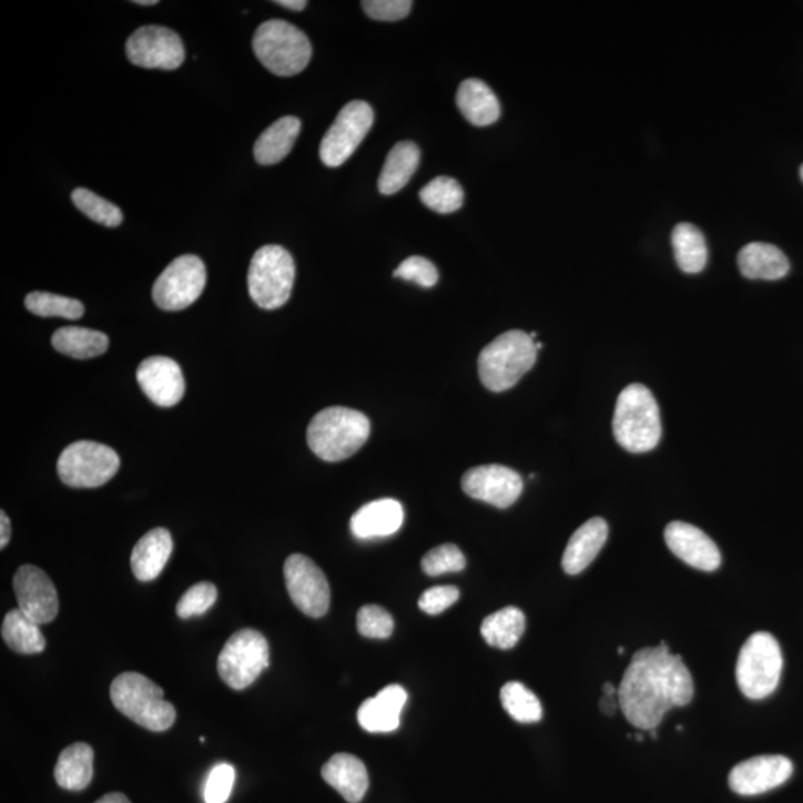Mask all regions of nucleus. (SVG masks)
<instances>
[{"label": "nucleus", "mask_w": 803, "mask_h": 803, "mask_svg": "<svg viewBox=\"0 0 803 803\" xmlns=\"http://www.w3.org/2000/svg\"><path fill=\"white\" fill-rule=\"evenodd\" d=\"M619 705L618 695H606L601 698L600 709L602 713L612 715Z\"/></svg>", "instance_id": "obj_46"}, {"label": "nucleus", "mask_w": 803, "mask_h": 803, "mask_svg": "<svg viewBox=\"0 0 803 803\" xmlns=\"http://www.w3.org/2000/svg\"><path fill=\"white\" fill-rule=\"evenodd\" d=\"M420 199L430 211L447 215V213L457 212L463 206L465 192L456 179L439 176L423 187Z\"/></svg>", "instance_id": "obj_35"}, {"label": "nucleus", "mask_w": 803, "mask_h": 803, "mask_svg": "<svg viewBox=\"0 0 803 803\" xmlns=\"http://www.w3.org/2000/svg\"><path fill=\"white\" fill-rule=\"evenodd\" d=\"M793 774L784 756H758L739 763L729 774V787L741 796H756L783 785Z\"/></svg>", "instance_id": "obj_17"}, {"label": "nucleus", "mask_w": 803, "mask_h": 803, "mask_svg": "<svg viewBox=\"0 0 803 803\" xmlns=\"http://www.w3.org/2000/svg\"><path fill=\"white\" fill-rule=\"evenodd\" d=\"M136 377L143 393L159 407H174L185 395L181 366L170 357H148L139 365Z\"/></svg>", "instance_id": "obj_18"}, {"label": "nucleus", "mask_w": 803, "mask_h": 803, "mask_svg": "<svg viewBox=\"0 0 803 803\" xmlns=\"http://www.w3.org/2000/svg\"><path fill=\"white\" fill-rule=\"evenodd\" d=\"M370 421L364 413L344 407L323 409L314 416L307 429V443L322 460H347L368 440Z\"/></svg>", "instance_id": "obj_2"}, {"label": "nucleus", "mask_w": 803, "mask_h": 803, "mask_svg": "<svg viewBox=\"0 0 803 803\" xmlns=\"http://www.w3.org/2000/svg\"><path fill=\"white\" fill-rule=\"evenodd\" d=\"M286 588L296 608L309 618L325 617L331 604V587L312 558L294 553L285 562Z\"/></svg>", "instance_id": "obj_13"}, {"label": "nucleus", "mask_w": 803, "mask_h": 803, "mask_svg": "<svg viewBox=\"0 0 803 803\" xmlns=\"http://www.w3.org/2000/svg\"><path fill=\"white\" fill-rule=\"evenodd\" d=\"M51 343L61 355L80 360L102 356L109 347L108 335H104L103 332L80 326L60 327L52 335Z\"/></svg>", "instance_id": "obj_30"}, {"label": "nucleus", "mask_w": 803, "mask_h": 803, "mask_svg": "<svg viewBox=\"0 0 803 803\" xmlns=\"http://www.w3.org/2000/svg\"><path fill=\"white\" fill-rule=\"evenodd\" d=\"M365 14L377 21H399L413 10L409 0H366L362 2Z\"/></svg>", "instance_id": "obj_43"}, {"label": "nucleus", "mask_w": 803, "mask_h": 803, "mask_svg": "<svg viewBox=\"0 0 803 803\" xmlns=\"http://www.w3.org/2000/svg\"><path fill=\"white\" fill-rule=\"evenodd\" d=\"M11 521L6 510L0 512V548L6 549L11 540Z\"/></svg>", "instance_id": "obj_45"}, {"label": "nucleus", "mask_w": 803, "mask_h": 803, "mask_svg": "<svg viewBox=\"0 0 803 803\" xmlns=\"http://www.w3.org/2000/svg\"><path fill=\"white\" fill-rule=\"evenodd\" d=\"M95 803H131L130 799L122 793H109L100 797Z\"/></svg>", "instance_id": "obj_48"}, {"label": "nucleus", "mask_w": 803, "mask_h": 803, "mask_svg": "<svg viewBox=\"0 0 803 803\" xmlns=\"http://www.w3.org/2000/svg\"><path fill=\"white\" fill-rule=\"evenodd\" d=\"M420 148L413 142H400L388 152L379 174L378 190L383 195H393L404 190L411 181L420 164Z\"/></svg>", "instance_id": "obj_28"}, {"label": "nucleus", "mask_w": 803, "mask_h": 803, "mask_svg": "<svg viewBox=\"0 0 803 803\" xmlns=\"http://www.w3.org/2000/svg\"><path fill=\"white\" fill-rule=\"evenodd\" d=\"M73 204L85 216H89L91 221L98 222L100 225L109 226V228H115L121 225L124 221V215L116 207L115 204L109 203L108 200L102 199L93 191L85 190V187H78L72 192Z\"/></svg>", "instance_id": "obj_37"}, {"label": "nucleus", "mask_w": 803, "mask_h": 803, "mask_svg": "<svg viewBox=\"0 0 803 803\" xmlns=\"http://www.w3.org/2000/svg\"><path fill=\"white\" fill-rule=\"evenodd\" d=\"M19 609L39 626L54 621L59 614V596L50 576L37 566H23L14 576Z\"/></svg>", "instance_id": "obj_16"}, {"label": "nucleus", "mask_w": 803, "mask_h": 803, "mask_svg": "<svg viewBox=\"0 0 803 803\" xmlns=\"http://www.w3.org/2000/svg\"><path fill=\"white\" fill-rule=\"evenodd\" d=\"M457 108L472 125L487 126L500 118V103L486 82L466 80L457 91Z\"/></svg>", "instance_id": "obj_26"}, {"label": "nucleus", "mask_w": 803, "mask_h": 803, "mask_svg": "<svg viewBox=\"0 0 803 803\" xmlns=\"http://www.w3.org/2000/svg\"><path fill=\"white\" fill-rule=\"evenodd\" d=\"M463 491L472 499L499 509L509 508L521 496L522 478L514 469L500 465L474 467L461 479Z\"/></svg>", "instance_id": "obj_15"}, {"label": "nucleus", "mask_w": 803, "mask_h": 803, "mask_svg": "<svg viewBox=\"0 0 803 803\" xmlns=\"http://www.w3.org/2000/svg\"><path fill=\"white\" fill-rule=\"evenodd\" d=\"M94 752L89 744L75 743L65 748L57 761L54 776L61 789L80 792L93 780Z\"/></svg>", "instance_id": "obj_29"}, {"label": "nucleus", "mask_w": 803, "mask_h": 803, "mask_svg": "<svg viewBox=\"0 0 803 803\" xmlns=\"http://www.w3.org/2000/svg\"><path fill=\"white\" fill-rule=\"evenodd\" d=\"M500 700L508 714L519 723H538L543 718L539 698L519 682L506 683L500 691Z\"/></svg>", "instance_id": "obj_34"}, {"label": "nucleus", "mask_w": 803, "mask_h": 803, "mask_svg": "<svg viewBox=\"0 0 803 803\" xmlns=\"http://www.w3.org/2000/svg\"><path fill=\"white\" fill-rule=\"evenodd\" d=\"M268 665V641L251 628L231 636L217 658V673L235 691H243L255 683Z\"/></svg>", "instance_id": "obj_10"}, {"label": "nucleus", "mask_w": 803, "mask_h": 803, "mask_svg": "<svg viewBox=\"0 0 803 803\" xmlns=\"http://www.w3.org/2000/svg\"><path fill=\"white\" fill-rule=\"evenodd\" d=\"M133 3H136V6H142V7H152V6H156V3H159V2H156V0H136V2H133Z\"/></svg>", "instance_id": "obj_49"}, {"label": "nucleus", "mask_w": 803, "mask_h": 803, "mask_svg": "<svg viewBox=\"0 0 803 803\" xmlns=\"http://www.w3.org/2000/svg\"><path fill=\"white\" fill-rule=\"evenodd\" d=\"M692 698V675L665 643L639 650L618 688L623 715L641 731H653L668 711L688 705Z\"/></svg>", "instance_id": "obj_1"}, {"label": "nucleus", "mask_w": 803, "mask_h": 803, "mask_svg": "<svg viewBox=\"0 0 803 803\" xmlns=\"http://www.w3.org/2000/svg\"><path fill=\"white\" fill-rule=\"evenodd\" d=\"M458 598H460V591L456 587H434L423 592L418 606L423 612L436 617L451 608Z\"/></svg>", "instance_id": "obj_44"}, {"label": "nucleus", "mask_w": 803, "mask_h": 803, "mask_svg": "<svg viewBox=\"0 0 803 803\" xmlns=\"http://www.w3.org/2000/svg\"><path fill=\"white\" fill-rule=\"evenodd\" d=\"M740 272L752 281H780L787 276V256L774 244L750 243L739 253Z\"/></svg>", "instance_id": "obj_25"}, {"label": "nucleus", "mask_w": 803, "mask_h": 803, "mask_svg": "<svg viewBox=\"0 0 803 803\" xmlns=\"http://www.w3.org/2000/svg\"><path fill=\"white\" fill-rule=\"evenodd\" d=\"M408 693L399 684L384 688L374 698L366 700L357 711V720L365 731L386 733L396 731L400 724V713L407 704Z\"/></svg>", "instance_id": "obj_20"}, {"label": "nucleus", "mask_w": 803, "mask_h": 803, "mask_svg": "<svg viewBox=\"0 0 803 803\" xmlns=\"http://www.w3.org/2000/svg\"><path fill=\"white\" fill-rule=\"evenodd\" d=\"M2 639L8 648L21 654L41 653L47 646L41 626L19 608L11 610L3 619Z\"/></svg>", "instance_id": "obj_31"}, {"label": "nucleus", "mask_w": 803, "mask_h": 803, "mask_svg": "<svg viewBox=\"0 0 803 803\" xmlns=\"http://www.w3.org/2000/svg\"><path fill=\"white\" fill-rule=\"evenodd\" d=\"M402 281L414 282L421 287H434L439 281L438 268L434 262L423 256H411L402 262L393 273Z\"/></svg>", "instance_id": "obj_41"}, {"label": "nucleus", "mask_w": 803, "mask_h": 803, "mask_svg": "<svg viewBox=\"0 0 803 803\" xmlns=\"http://www.w3.org/2000/svg\"><path fill=\"white\" fill-rule=\"evenodd\" d=\"M663 536L670 551L693 569L714 571L722 565V553L718 545L692 524L682 521L668 524Z\"/></svg>", "instance_id": "obj_19"}, {"label": "nucleus", "mask_w": 803, "mask_h": 803, "mask_svg": "<svg viewBox=\"0 0 803 803\" xmlns=\"http://www.w3.org/2000/svg\"><path fill=\"white\" fill-rule=\"evenodd\" d=\"M173 552V539L165 528H154L136 543L131 553V570L141 582H151L163 573Z\"/></svg>", "instance_id": "obj_24"}, {"label": "nucleus", "mask_w": 803, "mask_h": 803, "mask_svg": "<svg viewBox=\"0 0 803 803\" xmlns=\"http://www.w3.org/2000/svg\"><path fill=\"white\" fill-rule=\"evenodd\" d=\"M120 465L115 449L93 440H78L61 453L57 472L65 486L98 488L115 477Z\"/></svg>", "instance_id": "obj_9"}, {"label": "nucleus", "mask_w": 803, "mask_h": 803, "mask_svg": "<svg viewBox=\"0 0 803 803\" xmlns=\"http://www.w3.org/2000/svg\"><path fill=\"white\" fill-rule=\"evenodd\" d=\"M613 434L627 451L641 454L657 448L662 436L661 414L648 387L631 384L623 388L614 408Z\"/></svg>", "instance_id": "obj_3"}, {"label": "nucleus", "mask_w": 803, "mask_h": 803, "mask_svg": "<svg viewBox=\"0 0 803 803\" xmlns=\"http://www.w3.org/2000/svg\"><path fill=\"white\" fill-rule=\"evenodd\" d=\"M217 600V588L211 582H200L183 593L176 606L177 617L190 619L201 617L213 608Z\"/></svg>", "instance_id": "obj_38"}, {"label": "nucleus", "mask_w": 803, "mask_h": 803, "mask_svg": "<svg viewBox=\"0 0 803 803\" xmlns=\"http://www.w3.org/2000/svg\"><path fill=\"white\" fill-rule=\"evenodd\" d=\"M404 524V508L395 499L370 501L362 506L352 517V532L355 538L368 540L387 538L400 530Z\"/></svg>", "instance_id": "obj_21"}, {"label": "nucleus", "mask_w": 803, "mask_h": 803, "mask_svg": "<svg viewBox=\"0 0 803 803\" xmlns=\"http://www.w3.org/2000/svg\"><path fill=\"white\" fill-rule=\"evenodd\" d=\"M421 567L429 576L456 573V571L465 569L466 558L456 545L445 543L427 552L423 557Z\"/></svg>", "instance_id": "obj_39"}, {"label": "nucleus", "mask_w": 803, "mask_h": 803, "mask_svg": "<svg viewBox=\"0 0 803 803\" xmlns=\"http://www.w3.org/2000/svg\"><path fill=\"white\" fill-rule=\"evenodd\" d=\"M536 342L524 331H509L488 344L478 359L479 378L488 390H509L535 366Z\"/></svg>", "instance_id": "obj_4"}, {"label": "nucleus", "mask_w": 803, "mask_h": 803, "mask_svg": "<svg viewBox=\"0 0 803 803\" xmlns=\"http://www.w3.org/2000/svg\"><path fill=\"white\" fill-rule=\"evenodd\" d=\"M801 177H802V181H803V164L801 165Z\"/></svg>", "instance_id": "obj_50"}, {"label": "nucleus", "mask_w": 803, "mask_h": 803, "mask_svg": "<svg viewBox=\"0 0 803 803\" xmlns=\"http://www.w3.org/2000/svg\"><path fill=\"white\" fill-rule=\"evenodd\" d=\"M671 242H673L675 261L682 272L697 274L705 268L709 248H707L704 234L695 225L683 222L675 226Z\"/></svg>", "instance_id": "obj_33"}, {"label": "nucleus", "mask_w": 803, "mask_h": 803, "mask_svg": "<svg viewBox=\"0 0 803 803\" xmlns=\"http://www.w3.org/2000/svg\"><path fill=\"white\" fill-rule=\"evenodd\" d=\"M206 282V265L199 256H179L156 278L152 298L165 312H181L200 298Z\"/></svg>", "instance_id": "obj_11"}, {"label": "nucleus", "mask_w": 803, "mask_h": 803, "mask_svg": "<svg viewBox=\"0 0 803 803\" xmlns=\"http://www.w3.org/2000/svg\"><path fill=\"white\" fill-rule=\"evenodd\" d=\"M374 124V111L364 100H353L339 111L321 143V159L327 167L346 163L364 142Z\"/></svg>", "instance_id": "obj_12"}, {"label": "nucleus", "mask_w": 803, "mask_h": 803, "mask_svg": "<svg viewBox=\"0 0 803 803\" xmlns=\"http://www.w3.org/2000/svg\"><path fill=\"white\" fill-rule=\"evenodd\" d=\"M26 308L39 317H61L68 321H78L84 314L81 301L50 292H32L26 296Z\"/></svg>", "instance_id": "obj_36"}, {"label": "nucleus", "mask_w": 803, "mask_h": 803, "mask_svg": "<svg viewBox=\"0 0 803 803\" xmlns=\"http://www.w3.org/2000/svg\"><path fill=\"white\" fill-rule=\"evenodd\" d=\"M609 526L602 518H592L579 527L571 536L562 556V569L567 575H579L600 553L608 542Z\"/></svg>", "instance_id": "obj_22"}, {"label": "nucleus", "mask_w": 803, "mask_h": 803, "mask_svg": "<svg viewBox=\"0 0 803 803\" xmlns=\"http://www.w3.org/2000/svg\"><path fill=\"white\" fill-rule=\"evenodd\" d=\"M783 673V653L770 632H756L745 641L736 661V683L749 700L774 693Z\"/></svg>", "instance_id": "obj_8"}, {"label": "nucleus", "mask_w": 803, "mask_h": 803, "mask_svg": "<svg viewBox=\"0 0 803 803\" xmlns=\"http://www.w3.org/2000/svg\"><path fill=\"white\" fill-rule=\"evenodd\" d=\"M125 51L131 63L139 68L174 71L185 61L181 37L161 26L138 29L126 41Z\"/></svg>", "instance_id": "obj_14"}, {"label": "nucleus", "mask_w": 803, "mask_h": 803, "mask_svg": "<svg viewBox=\"0 0 803 803\" xmlns=\"http://www.w3.org/2000/svg\"><path fill=\"white\" fill-rule=\"evenodd\" d=\"M395 621L392 614L379 608V606H364L357 612V630L366 639L384 640L393 634Z\"/></svg>", "instance_id": "obj_40"}, {"label": "nucleus", "mask_w": 803, "mask_h": 803, "mask_svg": "<svg viewBox=\"0 0 803 803\" xmlns=\"http://www.w3.org/2000/svg\"><path fill=\"white\" fill-rule=\"evenodd\" d=\"M323 780L348 803H359L369 787L365 763L353 754L338 753L322 768Z\"/></svg>", "instance_id": "obj_23"}, {"label": "nucleus", "mask_w": 803, "mask_h": 803, "mask_svg": "<svg viewBox=\"0 0 803 803\" xmlns=\"http://www.w3.org/2000/svg\"><path fill=\"white\" fill-rule=\"evenodd\" d=\"M111 700L120 713L152 732L167 731L176 720V710L164 700L163 689L139 673L118 675L111 684Z\"/></svg>", "instance_id": "obj_5"}, {"label": "nucleus", "mask_w": 803, "mask_h": 803, "mask_svg": "<svg viewBox=\"0 0 803 803\" xmlns=\"http://www.w3.org/2000/svg\"><path fill=\"white\" fill-rule=\"evenodd\" d=\"M276 3L277 6L291 11H303L305 10V7H307V2H305V0H278Z\"/></svg>", "instance_id": "obj_47"}, {"label": "nucleus", "mask_w": 803, "mask_h": 803, "mask_svg": "<svg viewBox=\"0 0 803 803\" xmlns=\"http://www.w3.org/2000/svg\"><path fill=\"white\" fill-rule=\"evenodd\" d=\"M526 631V617L522 610L509 606L484 619L481 634L492 648L512 649Z\"/></svg>", "instance_id": "obj_32"}, {"label": "nucleus", "mask_w": 803, "mask_h": 803, "mask_svg": "<svg viewBox=\"0 0 803 803\" xmlns=\"http://www.w3.org/2000/svg\"><path fill=\"white\" fill-rule=\"evenodd\" d=\"M253 51L265 69L277 77H294L312 60L307 34L283 20H268L256 29Z\"/></svg>", "instance_id": "obj_6"}, {"label": "nucleus", "mask_w": 803, "mask_h": 803, "mask_svg": "<svg viewBox=\"0 0 803 803\" xmlns=\"http://www.w3.org/2000/svg\"><path fill=\"white\" fill-rule=\"evenodd\" d=\"M295 283V262L285 247H261L248 266V294L257 307L276 309L289 301Z\"/></svg>", "instance_id": "obj_7"}, {"label": "nucleus", "mask_w": 803, "mask_h": 803, "mask_svg": "<svg viewBox=\"0 0 803 803\" xmlns=\"http://www.w3.org/2000/svg\"><path fill=\"white\" fill-rule=\"evenodd\" d=\"M235 770L230 763H217L212 768L204 787L206 803H225L233 792Z\"/></svg>", "instance_id": "obj_42"}, {"label": "nucleus", "mask_w": 803, "mask_h": 803, "mask_svg": "<svg viewBox=\"0 0 803 803\" xmlns=\"http://www.w3.org/2000/svg\"><path fill=\"white\" fill-rule=\"evenodd\" d=\"M301 121L296 116H283L274 122L257 138L253 154L257 163L273 165L281 163L291 154L296 138L299 136Z\"/></svg>", "instance_id": "obj_27"}]
</instances>
